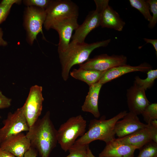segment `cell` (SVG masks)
I'll use <instances>...</instances> for the list:
<instances>
[{"instance_id": "obj_1", "label": "cell", "mask_w": 157, "mask_h": 157, "mask_svg": "<svg viewBox=\"0 0 157 157\" xmlns=\"http://www.w3.org/2000/svg\"><path fill=\"white\" fill-rule=\"evenodd\" d=\"M57 131L48 111L29 127L26 135L41 157H49L58 143Z\"/></svg>"}, {"instance_id": "obj_2", "label": "cell", "mask_w": 157, "mask_h": 157, "mask_svg": "<svg viewBox=\"0 0 157 157\" xmlns=\"http://www.w3.org/2000/svg\"><path fill=\"white\" fill-rule=\"evenodd\" d=\"M127 113V111L124 110L109 119H106V116L103 115L99 119H94L90 120L88 131L78 139L73 146H85L97 140L103 141L106 143L114 140L115 124Z\"/></svg>"}, {"instance_id": "obj_3", "label": "cell", "mask_w": 157, "mask_h": 157, "mask_svg": "<svg viewBox=\"0 0 157 157\" xmlns=\"http://www.w3.org/2000/svg\"><path fill=\"white\" fill-rule=\"evenodd\" d=\"M111 39L88 44L70 42L68 48L64 52L59 53L61 66L62 77L65 81L69 78L70 70L74 65L80 64L87 60L94 49L107 46Z\"/></svg>"}, {"instance_id": "obj_4", "label": "cell", "mask_w": 157, "mask_h": 157, "mask_svg": "<svg viewBox=\"0 0 157 157\" xmlns=\"http://www.w3.org/2000/svg\"><path fill=\"white\" fill-rule=\"evenodd\" d=\"M86 126V121L81 115L71 117L60 125L57 130L58 143L65 152L68 151L77 138L84 135Z\"/></svg>"}, {"instance_id": "obj_5", "label": "cell", "mask_w": 157, "mask_h": 157, "mask_svg": "<svg viewBox=\"0 0 157 157\" xmlns=\"http://www.w3.org/2000/svg\"><path fill=\"white\" fill-rule=\"evenodd\" d=\"M45 12L44 25L47 30L49 29L51 25L56 21L66 18L78 17V6L69 0H52Z\"/></svg>"}, {"instance_id": "obj_6", "label": "cell", "mask_w": 157, "mask_h": 157, "mask_svg": "<svg viewBox=\"0 0 157 157\" xmlns=\"http://www.w3.org/2000/svg\"><path fill=\"white\" fill-rule=\"evenodd\" d=\"M96 9L90 11L83 24L79 25L72 37V43L84 42L85 38L92 30L100 26L101 17L104 7L108 4L109 0H94Z\"/></svg>"}, {"instance_id": "obj_7", "label": "cell", "mask_w": 157, "mask_h": 157, "mask_svg": "<svg viewBox=\"0 0 157 157\" xmlns=\"http://www.w3.org/2000/svg\"><path fill=\"white\" fill-rule=\"evenodd\" d=\"M42 90L41 86H32L25 103L21 107L29 127L38 119L41 114L44 100Z\"/></svg>"}, {"instance_id": "obj_8", "label": "cell", "mask_w": 157, "mask_h": 157, "mask_svg": "<svg viewBox=\"0 0 157 157\" xmlns=\"http://www.w3.org/2000/svg\"><path fill=\"white\" fill-rule=\"evenodd\" d=\"M3 124V126L0 128V144L12 135L28 131L29 128L22 107L13 113L9 112Z\"/></svg>"}, {"instance_id": "obj_9", "label": "cell", "mask_w": 157, "mask_h": 157, "mask_svg": "<svg viewBox=\"0 0 157 157\" xmlns=\"http://www.w3.org/2000/svg\"><path fill=\"white\" fill-rule=\"evenodd\" d=\"M127 58L123 55L109 56L106 54L97 55L88 59L79 67L86 70L103 71L113 68L127 64Z\"/></svg>"}, {"instance_id": "obj_10", "label": "cell", "mask_w": 157, "mask_h": 157, "mask_svg": "<svg viewBox=\"0 0 157 157\" xmlns=\"http://www.w3.org/2000/svg\"><path fill=\"white\" fill-rule=\"evenodd\" d=\"M46 17L45 10L34 6L27 7L25 13V24L29 43L32 44L40 32L42 34V26Z\"/></svg>"}, {"instance_id": "obj_11", "label": "cell", "mask_w": 157, "mask_h": 157, "mask_svg": "<svg viewBox=\"0 0 157 157\" xmlns=\"http://www.w3.org/2000/svg\"><path fill=\"white\" fill-rule=\"evenodd\" d=\"M78 17H72L63 19L54 22L50 28L56 30L59 38L58 52L60 53L65 51L68 48L74 30L79 26Z\"/></svg>"}, {"instance_id": "obj_12", "label": "cell", "mask_w": 157, "mask_h": 157, "mask_svg": "<svg viewBox=\"0 0 157 157\" xmlns=\"http://www.w3.org/2000/svg\"><path fill=\"white\" fill-rule=\"evenodd\" d=\"M145 90L134 82L127 90L128 106L129 112L137 115L141 114L150 103L145 94Z\"/></svg>"}, {"instance_id": "obj_13", "label": "cell", "mask_w": 157, "mask_h": 157, "mask_svg": "<svg viewBox=\"0 0 157 157\" xmlns=\"http://www.w3.org/2000/svg\"><path fill=\"white\" fill-rule=\"evenodd\" d=\"M31 147L29 140L22 132L10 137L0 144V148L16 157H24Z\"/></svg>"}, {"instance_id": "obj_14", "label": "cell", "mask_w": 157, "mask_h": 157, "mask_svg": "<svg viewBox=\"0 0 157 157\" xmlns=\"http://www.w3.org/2000/svg\"><path fill=\"white\" fill-rule=\"evenodd\" d=\"M147 125L140 122L138 115L129 112L121 120H118L115 123V135L118 138H122L145 127Z\"/></svg>"}, {"instance_id": "obj_15", "label": "cell", "mask_w": 157, "mask_h": 157, "mask_svg": "<svg viewBox=\"0 0 157 157\" xmlns=\"http://www.w3.org/2000/svg\"><path fill=\"white\" fill-rule=\"evenodd\" d=\"M152 68L150 64L146 62L136 66L127 64L120 65L106 71L98 83L103 85L124 74L134 72H147Z\"/></svg>"}, {"instance_id": "obj_16", "label": "cell", "mask_w": 157, "mask_h": 157, "mask_svg": "<svg viewBox=\"0 0 157 157\" xmlns=\"http://www.w3.org/2000/svg\"><path fill=\"white\" fill-rule=\"evenodd\" d=\"M136 149L135 147L115 138L106 143L99 157H134V153Z\"/></svg>"}, {"instance_id": "obj_17", "label": "cell", "mask_w": 157, "mask_h": 157, "mask_svg": "<svg viewBox=\"0 0 157 157\" xmlns=\"http://www.w3.org/2000/svg\"><path fill=\"white\" fill-rule=\"evenodd\" d=\"M103 85L97 82L89 87L88 94L81 106L83 111L90 113L96 118H99L100 116L98 102L99 94Z\"/></svg>"}, {"instance_id": "obj_18", "label": "cell", "mask_w": 157, "mask_h": 157, "mask_svg": "<svg viewBox=\"0 0 157 157\" xmlns=\"http://www.w3.org/2000/svg\"><path fill=\"white\" fill-rule=\"evenodd\" d=\"M125 24L118 13L108 4L104 7L101 17L100 26L102 28L113 29L120 31L122 30Z\"/></svg>"}, {"instance_id": "obj_19", "label": "cell", "mask_w": 157, "mask_h": 157, "mask_svg": "<svg viewBox=\"0 0 157 157\" xmlns=\"http://www.w3.org/2000/svg\"><path fill=\"white\" fill-rule=\"evenodd\" d=\"M120 142L139 149L146 143L151 140L149 130L146 126L124 137L117 138Z\"/></svg>"}, {"instance_id": "obj_20", "label": "cell", "mask_w": 157, "mask_h": 157, "mask_svg": "<svg viewBox=\"0 0 157 157\" xmlns=\"http://www.w3.org/2000/svg\"><path fill=\"white\" fill-rule=\"evenodd\" d=\"M106 71L86 70L79 67L74 69L70 74L74 78L86 83L90 87L98 82Z\"/></svg>"}, {"instance_id": "obj_21", "label": "cell", "mask_w": 157, "mask_h": 157, "mask_svg": "<svg viewBox=\"0 0 157 157\" xmlns=\"http://www.w3.org/2000/svg\"><path fill=\"white\" fill-rule=\"evenodd\" d=\"M147 77L145 79H141L139 76L135 78L134 83L143 88L145 91L152 87L155 80L157 78V70L151 69L147 73Z\"/></svg>"}, {"instance_id": "obj_22", "label": "cell", "mask_w": 157, "mask_h": 157, "mask_svg": "<svg viewBox=\"0 0 157 157\" xmlns=\"http://www.w3.org/2000/svg\"><path fill=\"white\" fill-rule=\"evenodd\" d=\"M129 1L131 6L137 9L146 20L149 22L151 20L152 16L150 12V6L146 0H129Z\"/></svg>"}, {"instance_id": "obj_23", "label": "cell", "mask_w": 157, "mask_h": 157, "mask_svg": "<svg viewBox=\"0 0 157 157\" xmlns=\"http://www.w3.org/2000/svg\"><path fill=\"white\" fill-rule=\"evenodd\" d=\"M139 149V153L137 157H157V143L152 140Z\"/></svg>"}, {"instance_id": "obj_24", "label": "cell", "mask_w": 157, "mask_h": 157, "mask_svg": "<svg viewBox=\"0 0 157 157\" xmlns=\"http://www.w3.org/2000/svg\"><path fill=\"white\" fill-rule=\"evenodd\" d=\"M144 121L147 124L152 120L157 119V104H149L141 113Z\"/></svg>"}, {"instance_id": "obj_25", "label": "cell", "mask_w": 157, "mask_h": 157, "mask_svg": "<svg viewBox=\"0 0 157 157\" xmlns=\"http://www.w3.org/2000/svg\"><path fill=\"white\" fill-rule=\"evenodd\" d=\"M85 146H72L68 150L69 154L66 157H88L87 147Z\"/></svg>"}, {"instance_id": "obj_26", "label": "cell", "mask_w": 157, "mask_h": 157, "mask_svg": "<svg viewBox=\"0 0 157 157\" xmlns=\"http://www.w3.org/2000/svg\"><path fill=\"white\" fill-rule=\"evenodd\" d=\"M146 1L149 4L150 10L153 14L151 20L148 25L149 28L152 29L155 26L157 22V0H147Z\"/></svg>"}, {"instance_id": "obj_27", "label": "cell", "mask_w": 157, "mask_h": 157, "mask_svg": "<svg viewBox=\"0 0 157 157\" xmlns=\"http://www.w3.org/2000/svg\"><path fill=\"white\" fill-rule=\"evenodd\" d=\"M52 0H25L23 1L24 3L29 6H36L45 10L49 5Z\"/></svg>"}, {"instance_id": "obj_28", "label": "cell", "mask_w": 157, "mask_h": 157, "mask_svg": "<svg viewBox=\"0 0 157 157\" xmlns=\"http://www.w3.org/2000/svg\"><path fill=\"white\" fill-rule=\"evenodd\" d=\"M12 5L0 3V24L6 19Z\"/></svg>"}, {"instance_id": "obj_29", "label": "cell", "mask_w": 157, "mask_h": 157, "mask_svg": "<svg viewBox=\"0 0 157 157\" xmlns=\"http://www.w3.org/2000/svg\"><path fill=\"white\" fill-rule=\"evenodd\" d=\"M12 100L3 94L0 90V109L8 108L11 105Z\"/></svg>"}, {"instance_id": "obj_30", "label": "cell", "mask_w": 157, "mask_h": 157, "mask_svg": "<svg viewBox=\"0 0 157 157\" xmlns=\"http://www.w3.org/2000/svg\"><path fill=\"white\" fill-rule=\"evenodd\" d=\"M38 153L35 149L31 147L25 153L24 157H36Z\"/></svg>"}, {"instance_id": "obj_31", "label": "cell", "mask_w": 157, "mask_h": 157, "mask_svg": "<svg viewBox=\"0 0 157 157\" xmlns=\"http://www.w3.org/2000/svg\"><path fill=\"white\" fill-rule=\"evenodd\" d=\"M144 40L147 43H150L153 46L156 52V55H157V40L152 39L144 38Z\"/></svg>"}, {"instance_id": "obj_32", "label": "cell", "mask_w": 157, "mask_h": 157, "mask_svg": "<svg viewBox=\"0 0 157 157\" xmlns=\"http://www.w3.org/2000/svg\"><path fill=\"white\" fill-rule=\"evenodd\" d=\"M0 157H16L8 152L0 148Z\"/></svg>"}, {"instance_id": "obj_33", "label": "cell", "mask_w": 157, "mask_h": 157, "mask_svg": "<svg viewBox=\"0 0 157 157\" xmlns=\"http://www.w3.org/2000/svg\"><path fill=\"white\" fill-rule=\"evenodd\" d=\"M21 2V0H3L0 3L13 5L14 3H20Z\"/></svg>"}, {"instance_id": "obj_34", "label": "cell", "mask_w": 157, "mask_h": 157, "mask_svg": "<svg viewBox=\"0 0 157 157\" xmlns=\"http://www.w3.org/2000/svg\"><path fill=\"white\" fill-rule=\"evenodd\" d=\"M3 32L2 29L0 28V46H5L8 44L7 42L3 38Z\"/></svg>"}, {"instance_id": "obj_35", "label": "cell", "mask_w": 157, "mask_h": 157, "mask_svg": "<svg viewBox=\"0 0 157 157\" xmlns=\"http://www.w3.org/2000/svg\"><path fill=\"white\" fill-rule=\"evenodd\" d=\"M87 154L88 157H96L92 154L91 149H90L89 145L87 147Z\"/></svg>"}, {"instance_id": "obj_36", "label": "cell", "mask_w": 157, "mask_h": 157, "mask_svg": "<svg viewBox=\"0 0 157 157\" xmlns=\"http://www.w3.org/2000/svg\"><path fill=\"white\" fill-rule=\"evenodd\" d=\"M1 117L0 116V118Z\"/></svg>"}]
</instances>
